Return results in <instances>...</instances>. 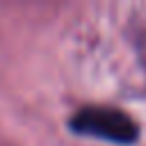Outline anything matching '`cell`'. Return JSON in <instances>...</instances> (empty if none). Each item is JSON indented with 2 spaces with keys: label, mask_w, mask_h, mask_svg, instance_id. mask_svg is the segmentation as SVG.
<instances>
[{
  "label": "cell",
  "mask_w": 146,
  "mask_h": 146,
  "mask_svg": "<svg viewBox=\"0 0 146 146\" xmlns=\"http://www.w3.org/2000/svg\"><path fill=\"white\" fill-rule=\"evenodd\" d=\"M68 130L82 137H94L121 146H132L139 139L137 121L123 110L107 105H89L78 110L68 119Z\"/></svg>",
  "instance_id": "obj_1"
}]
</instances>
